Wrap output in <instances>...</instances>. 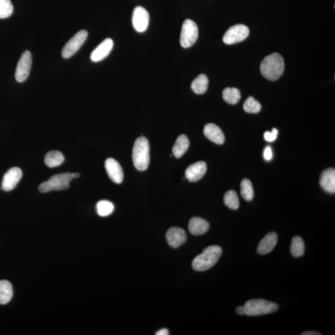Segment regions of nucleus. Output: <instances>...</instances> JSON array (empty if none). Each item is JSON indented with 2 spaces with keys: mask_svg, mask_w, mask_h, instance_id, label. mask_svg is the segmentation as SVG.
<instances>
[{
  "mask_svg": "<svg viewBox=\"0 0 335 335\" xmlns=\"http://www.w3.org/2000/svg\"><path fill=\"white\" fill-rule=\"evenodd\" d=\"M320 184L324 191L330 194H334L335 170L330 168L324 170L321 174Z\"/></svg>",
  "mask_w": 335,
  "mask_h": 335,
  "instance_id": "dca6fc26",
  "label": "nucleus"
},
{
  "mask_svg": "<svg viewBox=\"0 0 335 335\" xmlns=\"http://www.w3.org/2000/svg\"><path fill=\"white\" fill-rule=\"evenodd\" d=\"M114 210L115 206L109 201L102 200L96 204V211L101 217L109 216L114 212Z\"/></svg>",
  "mask_w": 335,
  "mask_h": 335,
  "instance_id": "a878e982",
  "label": "nucleus"
},
{
  "mask_svg": "<svg viewBox=\"0 0 335 335\" xmlns=\"http://www.w3.org/2000/svg\"><path fill=\"white\" fill-rule=\"evenodd\" d=\"M88 38V32L85 30L79 31L65 45L62 50V55L64 59H69L74 55L80 49Z\"/></svg>",
  "mask_w": 335,
  "mask_h": 335,
  "instance_id": "0eeeda50",
  "label": "nucleus"
},
{
  "mask_svg": "<svg viewBox=\"0 0 335 335\" xmlns=\"http://www.w3.org/2000/svg\"><path fill=\"white\" fill-rule=\"evenodd\" d=\"M277 242V235L275 232L268 233L260 241L257 250L261 255L269 254L274 248Z\"/></svg>",
  "mask_w": 335,
  "mask_h": 335,
  "instance_id": "a211bd4d",
  "label": "nucleus"
},
{
  "mask_svg": "<svg viewBox=\"0 0 335 335\" xmlns=\"http://www.w3.org/2000/svg\"><path fill=\"white\" fill-rule=\"evenodd\" d=\"M241 195L246 201H251L254 197L252 184L248 179H243L241 183Z\"/></svg>",
  "mask_w": 335,
  "mask_h": 335,
  "instance_id": "cd10ccee",
  "label": "nucleus"
},
{
  "mask_svg": "<svg viewBox=\"0 0 335 335\" xmlns=\"http://www.w3.org/2000/svg\"><path fill=\"white\" fill-rule=\"evenodd\" d=\"M149 14L144 8L137 7L133 11L132 25L138 33H144L149 24Z\"/></svg>",
  "mask_w": 335,
  "mask_h": 335,
  "instance_id": "9d476101",
  "label": "nucleus"
},
{
  "mask_svg": "<svg viewBox=\"0 0 335 335\" xmlns=\"http://www.w3.org/2000/svg\"><path fill=\"white\" fill-rule=\"evenodd\" d=\"M243 109L246 113H258L261 109V105L260 102L257 101L254 97L249 96L246 99L245 103L243 104Z\"/></svg>",
  "mask_w": 335,
  "mask_h": 335,
  "instance_id": "c85d7f7f",
  "label": "nucleus"
},
{
  "mask_svg": "<svg viewBox=\"0 0 335 335\" xmlns=\"http://www.w3.org/2000/svg\"><path fill=\"white\" fill-rule=\"evenodd\" d=\"M301 335H321L322 333H320L319 332L315 331H308L303 332V333L300 334Z\"/></svg>",
  "mask_w": 335,
  "mask_h": 335,
  "instance_id": "f704fd0d",
  "label": "nucleus"
},
{
  "mask_svg": "<svg viewBox=\"0 0 335 335\" xmlns=\"http://www.w3.org/2000/svg\"><path fill=\"white\" fill-rule=\"evenodd\" d=\"M114 42L111 39L107 38L96 48L91 53L90 59L93 62L103 61L109 55L113 49Z\"/></svg>",
  "mask_w": 335,
  "mask_h": 335,
  "instance_id": "4468645a",
  "label": "nucleus"
},
{
  "mask_svg": "<svg viewBox=\"0 0 335 335\" xmlns=\"http://www.w3.org/2000/svg\"><path fill=\"white\" fill-rule=\"evenodd\" d=\"M243 306L245 315L250 317L273 313L278 309L276 303L260 299L249 300Z\"/></svg>",
  "mask_w": 335,
  "mask_h": 335,
  "instance_id": "20e7f679",
  "label": "nucleus"
},
{
  "mask_svg": "<svg viewBox=\"0 0 335 335\" xmlns=\"http://www.w3.org/2000/svg\"><path fill=\"white\" fill-rule=\"evenodd\" d=\"M74 179L73 173H65L56 175L49 180L40 184L39 190L41 192L46 193L52 191H62L69 188L70 181Z\"/></svg>",
  "mask_w": 335,
  "mask_h": 335,
  "instance_id": "39448f33",
  "label": "nucleus"
},
{
  "mask_svg": "<svg viewBox=\"0 0 335 335\" xmlns=\"http://www.w3.org/2000/svg\"><path fill=\"white\" fill-rule=\"evenodd\" d=\"M249 30L245 25L237 24L230 27L223 37L224 43L232 45L242 42L249 36Z\"/></svg>",
  "mask_w": 335,
  "mask_h": 335,
  "instance_id": "6e6552de",
  "label": "nucleus"
},
{
  "mask_svg": "<svg viewBox=\"0 0 335 335\" xmlns=\"http://www.w3.org/2000/svg\"><path fill=\"white\" fill-rule=\"evenodd\" d=\"M156 335H169V331L166 328H162L155 333Z\"/></svg>",
  "mask_w": 335,
  "mask_h": 335,
  "instance_id": "473e14b6",
  "label": "nucleus"
},
{
  "mask_svg": "<svg viewBox=\"0 0 335 335\" xmlns=\"http://www.w3.org/2000/svg\"><path fill=\"white\" fill-rule=\"evenodd\" d=\"M305 245L302 238L296 236L292 238L291 252L292 256L298 258L302 257L304 254Z\"/></svg>",
  "mask_w": 335,
  "mask_h": 335,
  "instance_id": "393cba45",
  "label": "nucleus"
},
{
  "mask_svg": "<svg viewBox=\"0 0 335 335\" xmlns=\"http://www.w3.org/2000/svg\"><path fill=\"white\" fill-rule=\"evenodd\" d=\"M189 147V141L185 135H181L177 138L172 149L173 155L180 158L186 153Z\"/></svg>",
  "mask_w": 335,
  "mask_h": 335,
  "instance_id": "aec40b11",
  "label": "nucleus"
},
{
  "mask_svg": "<svg viewBox=\"0 0 335 335\" xmlns=\"http://www.w3.org/2000/svg\"><path fill=\"white\" fill-rule=\"evenodd\" d=\"M188 229L191 234L201 235L209 231V224L204 218L193 217L189 220Z\"/></svg>",
  "mask_w": 335,
  "mask_h": 335,
  "instance_id": "6ab92c4d",
  "label": "nucleus"
},
{
  "mask_svg": "<svg viewBox=\"0 0 335 335\" xmlns=\"http://www.w3.org/2000/svg\"><path fill=\"white\" fill-rule=\"evenodd\" d=\"M207 172V164L204 161H198L187 168L185 177L190 182H197L202 178Z\"/></svg>",
  "mask_w": 335,
  "mask_h": 335,
  "instance_id": "2eb2a0df",
  "label": "nucleus"
},
{
  "mask_svg": "<svg viewBox=\"0 0 335 335\" xmlns=\"http://www.w3.org/2000/svg\"><path fill=\"white\" fill-rule=\"evenodd\" d=\"M264 158L267 161H270L272 158V151L271 147H266L263 153Z\"/></svg>",
  "mask_w": 335,
  "mask_h": 335,
  "instance_id": "2f4dec72",
  "label": "nucleus"
},
{
  "mask_svg": "<svg viewBox=\"0 0 335 335\" xmlns=\"http://www.w3.org/2000/svg\"><path fill=\"white\" fill-rule=\"evenodd\" d=\"M278 130L276 128H273L271 132H265V134H264V137H265V139L267 142L272 143V142H274L276 140Z\"/></svg>",
  "mask_w": 335,
  "mask_h": 335,
  "instance_id": "7c9ffc66",
  "label": "nucleus"
},
{
  "mask_svg": "<svg viewBox=\"0 0 335 335\" xmlns=\"http://www.w3.org/2000/svg\"><path fill=\"white\" fill-rule=\"evenodd\" d=\"M65 160L64 156L59 151H50L45 156L44 162L48 167L55 168L61 165Z\"/></svg>",
  "mask_w": 335,
  "mask_h": 335,
  "instance_id": "4be33fe9",
  "label": "nucleus"
},
{
  "mask_svg": "<svg viewBox=\"0 0 335 335\" xmlns=\"http://www.w3.org/2000/svg\"><path fill=\"white\" fill-rule=\"evenodd\" d=\"M222 248L219 246L212 245L204 249L202 254L198 255L192 261L193 269L197 271L208 270L215 265L222 255Z\"/></svg>",
  "mask_w": 335,
  "mask_h": 335,
  "instance_id": "f03ea898",
  "label": "nucleus"
},
{
  "mask_svg": "<svg viewBox=\"0 0 335 335\" xmlns=\"http://www.w3.org/2000/svg\"><path fill=\"white\" fill-rule=\"evenodd\" d=\"M199 31L197 24L192 20L187 19L182 25L180 44L184 48H189L195 44L198 38Z\"/></svg>",
  "mask_w": 335,
  "mask_h": 335,
  "instance_id": "423d86ee",
  "label": "nucleus"
},
{
  "mask_svg": "<svg viewBox=\"0 0 335 335\" xmlns=\"http://www.w3.org/2000/svg\"><path fill=\"white\" fill-rule=\"evenodd\" d=\"M133 165L138 171L148 169L150 162V145L147 138L143 137L136 139L132 150Z\"/></svg>",
  "mask_w": 335,
  "mask_h": 335,
  "instance_id": "7ed1b4c3",
  "label": "nucleus"
},
{
  "mask_svg": "<svg viewBox=\"0 0 335 335\" xmlns=\"http://www.w3.org/2000/svg\"><path fill=\"white\" fill-rule=\"evenodd\" d=\"M104 166L107 175L114 183L121 184L123 182V170L118 161L113 158H109L105 161Z\"/></svg>",
  "mask_w": 335,
  "mask_h": 335,
  "instance_id": "f8f14e48",
  "label": "nucleus"
},
{
  "mask_svg": "<svg viewBox=\"0 0 335 335\" xmlns=\"http://www.w3.org/2000/svg\"><path fill=\"white\" fill-rule=\"evenodd\" d=\"M13 12V6L10 0H0V19L9 18Z\"/></svg>",
  "mask_w": 335,
  "mask_h": 335,
  "instance_id": "c756f323",
  "label": "nucleus"
},
{
  "mask_svg": "<svg viewBox=\"0 0 335 335\" xmlns=\"http://www.w3.org/2000/svg\"><path fill=\"white\" fill-rule=\"evenodd\" d=\"M204 133L210 141L218 145H222L225 142V135L219 127L214 124H207L204 128Z\"/></svg>",
  "mask_w": 335,
  "mask_h": 335,
  "instance_id": "f3484780",
  "label": "nucleus"
},
{
  "mask_svg": "<svg viewBox=\"0 0 335 335\" xmlns=\"http://www.w3.org/2000/svg\"><path fill=\"white\" fill-rule=\"evenodd\" d=\"M31 65H32V55L30 51H25L20 58L17 65L15 72V78L17 81L22 83L28 78Z\"/></svg>",
  "mask_w": 335,
  "mask_h": 335,
  "instance_id": "1a4fd4ad",
  "label": "nucleus"
},
{
  "mask_svg": "<svg viewBox=\"0 0 335 335\" xmlns=\"http://www.w3.org/2000/svg\"><path fill=\"white\" fill-rule=\"evenodd\" d=\"M209 86V79L206 75L201 74L192 82L191 89L195 93L201 95L206 93Z\"/></svg>",
  "mask_w": 335,
  "mask_h": 335,
  "instance_id": "5701e85b",
  "label": "nucleus"
},
{
  "mask_svg": "<svg viewBox=\"0 0 335 335\" xmlns=\"http://www.w3.org/2000/svg\"><path fill=\"white\" fill-rule=\"evenodd\" d=\"M237 314L240 315V316H243V315H245V309L244 306H240L236 309Z\"/></svg>",
  "mask_w": 335,
  "mask_h": 335,
  "instance_id": "72a5a7b5",
  "label": "nucleus"
},
{
  "mask_svg": "<svg viewBox=\"0 0 335 335\" xmlns=\"http://www.w3.org/2000/svg\"><path fill=\"white\" fill-rule=\"evenodd\" d=\"M285 61L280 53H273L266 56L261 62V74L266 79L276 81L283 74L285 71Z\"/></svg>",
  "mask_w": 335,
  "mask_h": 335,
  "instance_id": "f257e3e1",
  "label": "nucleus"
},
{
  "mask_svg": "<svg viewBox=\"0 0 335 335\" xmlns=\"http://www.w3.org/2000/svg\"><path fill=\"white\" fill-rule=\"evenodd\" d=\"M13 287L7 280L0 281V304H7L12 299Z\"/></svg>",
  "mask_w": 335,
  "mask_h": 335,
  "instance_id": "412c9836",
  "label": "nucleus"
},
{
  "mask_svg": "<svg viewBox=\"0 0 335 335\" xmlns=\"http://www.w3.org/2000/svg\"><path fill=\"white\" fill-rule=\"evenodd\" d=\"M166 238L170 246L177 248L186 242L187 235L186 232L180 227H172L167 231Z\"/></svg>",
  "mask_w": 335,
  "mask_h": 335,
  "instance_id": "ddd939ff",
  "label": "nucleus"
},
{
  "mask_svg": "<svg viewBox=\"0 0 335 335\" xmlns=\"http://www.w3.org/2000/svg\"><path fill=\"white\" fill-rule=\"evenodd\" d=\"M22 176L21 170L18 167L11 168L5 173L3 178L2 189L5 191H10L21 180Z\"/></svg>",
  "mask_w": 335,
  "mask_h": 335,
  "instance_id": "9b49d317",
  "label": "nucleus"
},
{
  "mask_svg": "<svg viewBox=\"0 0 335 335\" xmlns=\"http://www.w3.org/2000/svg\"><path fill=\"white\" fill-rule=\"evenodd\" d=\"M224 201L226 205L231 209L237 210L240 206L237 193L234 190H230L226 193Z\"/></svg>",
  "mask_w": 335,
  "mask_h": 335,
  "instance_id": "bb28decb",
  "label": "nucleus"
},
{
  "mask_svg": "<svg viewBox=\"0 0 335 335\" xmlns=\"http://www.w3.org/2000/svg\"><path fill=\"white\" fill-rule=\"evenodd\" d=\"M222 96L227 103L236 104L240 101L241 93L240 90L236 88H226L223 91Z\"/></svg>",
  "mask_w": 335,
  "mask_h": 335,
  "instance_id": "b1692460",
  "label": "nucleus"
}]
</instances>
